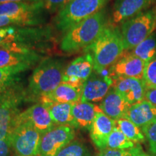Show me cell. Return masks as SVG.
Instances as JSON below:
<instances>
[{"mask_svg":"<svg viewBox=\"0 0 156 156\" xmlns=\"http://www.w3.org/2000/svg\"><path fill=\"white\" fill-rule=\"evenodd\" d=\"M44 11L42 1L17 2L0 5V16L44 20Z\"/></svg>","mask_w":156,"mask_h":156,"instance_id":"obj_16","label":"cell"},{"mask_svg":"<svg viewBox=\"0 0 156 156\" xmlns=\"http://www.w3.org/2000/svg\"><path fill=\"white\" fill-rule=\"evenodd\" d=\"M41 103L48 108L52 120L56 125L70 126L76 128L75 121L72 114L73 104L50 101H43Z\"/></svg>","mask_w":156,"mask_h":156,"instance_id":"obj_23","label":"cell"},{"mask_svg":"<svg viewBox=\"0 0 156 156\" xmlns=\"http://www.w3.org/2000/svg\"><path fill=\"white\" fill-rule=\"evenodd\" d=\"M81 93V89L72 86L67 83H62L53 92L41 98L38 102L50 101V102L74 104L80 101Z\"/></svg>","mask_w":156,"mask_h":156,"instance_id":"obj_22","label":"cell"},{"mask_svg":"<svg viewBox=\"0 0 156 156\" xmlns=\"http://www.w3.org/2000/svg\"><path fill=\"white\" fill-rule=\"evenodd\" d=\"M42 0H0V5L1 4L8 3V2H39Z\"/></svg>","mask_w":156,"mask_h":156,"instance_id":"obj_36","label":"cell"},{"mask_svg":"<svg viewBox=\"0 0 156 156\" xmlns=\"http://www.w3.org/2000/svg\"><path fill=\"white\" fill-rule=\"evenodd\" d=\"M116 126L129 140L134 143H139L145 141V136L141 128L138 127L135 124L126 117H123L116 120Z\"/></svg>","mask_w":156,"mask_h":156,"instance_id":"obj_25","label":"cell"},{"mask_svg":"<svg viewBox=\"0 0 156 156\" xmlns=\"http://www.w3.org/2000/svg\"><path fill=\"white\" fill-rule=\"evenodd\" d=\"M41 136L30 124H17L10 137L16 156H38Z\"/></svg>","mask_w":156,"mask_h":156,"instance_id":"obj_9","label":"cell"},{"mask_svg":"<svg viewBox=\"0 0 156 156\" xmlns=\"http://www.w3.org/2000/svg\"><path fill=\"white\" fill-rule=\"evenodd\" d=\"M156 0H115L110 22L112 26L122 25L147 9Z\"/></svg>","mask_w":156,"mask_h":156,"instance_id":"obj_14","label":"cell"},{"mask_svg":"<svg viewBox=\"0 0 156 156\" xmlns=\"http://www.w3.org/2000/svg\"><path fill=\"white\" fill-rule=\"evenodd\" d=\"M156 29V13L155 9L140 13L132 17L120 27L124 49L130 51L136 47Z\"/></svg>","mask_w":156,"mask_h":156,"instance_id":"obj_7","label":"cell"},{"mask_svg":"<svg viewBox=\"0 0 156 156\" xmlns=\"http://www.w3.org/2000/svg\"><path fill=\"white\" fill-rule=\"evenodd\" d=\"M146 63L140 58L129 53L122 56L109 69L112 80L119 77H132L142 80Z\"/></svg>","mask_w":156,"mask_h":156,"instance_id":"obj_15","label":"cell"},{"mask_svg":"<svg viewBox=\"0 0 156 156\" xmlns=\"http://www.w3.org/2000/svg\"><path fill=\"white\" fill-rule=\"evenodd\" d=\"M124 117L142 129L156 119V106L144 99L130 106Z\"/></svg>","mask_w":156,"mask_h":156,"instance_id":"obj_20","label":"cell"},{"mask_svg":"<svg viewBox=\"0 0 156 156\" xmlns=\"http://www.w3.org/2000/svg\"><path fill=\"white\" fill-rule=\"evenodd\" d=\"M143 151L140 144H136L134 147L129 149L116 150L106 148L102 150L98 156H139Z\"/></svg>","mask_w":156,"mask_h":156,"instance_id":"obj_31","label":"cell"},{"mask_svg":"<svg viewBox=\"0 0 156 156\" xmlns=\"http://www.w3.org/2000/svg\"><path fill=\"white\" fill-rule=\"evenodd\" d=\"M99 110V106L92 103L79 101L73 104L72 114L76 128L90 129L95 115Z\"/></svg>","mask_w":156,"mask_h":156,"instance_id":"obj_21","label":"cell"},{"mask_svg":"<svg viewBox=\"0 0 156 156\" xmlns=\"http://www.w3.org/2000/svg\"><path fill=\"white\" fill-rule=\"evenodd\" d=\"M107 25L106 12L103 9L66 31L60 43V48L62 51L69 53L87 48L96 40Z\"/></svg>","mask_w":156,"mask_h":156,"instance_id":"obj_4","label":"cell"},{"mask_svg":"<svg viewBox=\"0 0 156 156\" xmlns=\"http://www.w3.org/2000/svg\"><path fill=\"white\" fill-rule=\"evenodd\" d=\"M113 85L114 80L110 76L94 72L83 83L80 101L92 103L101 102Z\"/></svg>","mask_w":156,"mask_h":156,"instance_id":"obj_13","label":"cell"},{"mask_svg":"<svg viewBox=\"0 0 156 156\" xmlns=\"http://www.w3.org/2000/svg\"><path fill=\"white\" fill-rule=\"evenodd\" d=\"M72 0H42L45 11L50 13L58 12L67 6Z\"/></svg>","mask_w":156,"mask_h":156,"instance_id":"obj_33","label":"cell"},{"mask_svg":"<svg viewBox=\"0 0 156 156\" xmlns=\"http://www.w3.org/2000/svg\"><path fill=\"white\" fill-rule=\"evenodd\" d=\"M135 145V143L129 140L116 126L111 133L107 142V148L110 149H129Z\"/></svg>","mask_w":156,"mask_h":156,"instance_id":"obj_26","label":"cell"},{"mask_svg":"<svg viewBox=\"0 0 156 156\" xmlns=\"http://www.w3.org/2000/svg\"><path fill=\"white\" fill-rule=\"evenodd\" d=\"M44 20L30 17H12L0 16V28L8 26H40Z\"/></svg>","mask_w":156,"mask_h":156,"instance_id":"obj_27","label":"cell"},{"mask_svg":"<svg viewBox=\"0 0 156 156\" xmlns=\"http://www.w3.org/2000/svg\"><path fill=\"white\" fill-rule=\"evenodd\" d=\"M142 83L146 90L156 88V56L146 63Z\"/></svg>","mask_w":156,"mask_h":156,"instance_id":"obj_30","label":"cell"},{"mask_svg":"<svg viewBox=\"0 0 156 156\" xmlns=\"http://www.w3.org/2000/svg\"><path fill=\"white\" fill-rule=\"evenodd\" d=\"M115 127L116 121L106 116L100 108L95 115L90 134L94 145L101 151L107 147L108 139Z\"/></svg>","mask_w":156,"mask_h":156,"instance_id":"obj_17","label":"cell"},{"mask_svg":"<svg viewBox=\"0 0 156 156\" xmlns=\"http://www.w3.org/2000/svg\"><path fill=\"white\" fill-rule=\"evenodd\" d=\"M141 129L149 143L152 154L156 155V119L142 127Z\"/></svg>","mask_w":156,"mask_h":156,"instance_id":"obj_32","label":"cell"},{"mask_svg":"<svg viewBox=\"0 0 156 156\" xmlns=\"http://www.w3.org/2000/svg\"><path fill=\"white\" fill-rule=\"evenodd\" d=\"M19 124H30L41 134L56 126L48 108L41 102L36 103L20 113L15 121V126Z\"/></svg>","mask_w":156,"mask_h":156,"instance_id":"obj_11","label":"cell"},{"mask_svg":"<svg viewBox=\"0 0 156 156\" xmlns=\"http://www.w3.org/2000/svg\"><path fill=\"white\" fill-rule=\"evenodd\" d=\"M155 13H156V7H155Z\"/></svg>","mask_w":156,"mask_h":156,"instance_id":"obj_38","label":"cell"},{"mask_svg":"<svg viewBox=\"0 0 156 156\" xmlns=\"http://www.w3.org/2000/svg\"><path fill=\"white\" fill-rule=\"evenodd\" d=\"M139 156H156L155 155H151V154H148V153H146L145 152H142V153L140 154Z\"/></svg>","mask_w":156,"mask_h":156,"instance_id":"obj_37","label":"cell"},{"mask_svg":"<svg viewBox=\"0 0 156 156\" xmlns=\"http://www.w3.org/2000/svg\"><path fill=\"white\" fill-rule=\"evenodd\" d=\"M109 0H72L54 18L56 29L66 31L104 9Z\"/></svg>","mask_w":156,"mask_h":156,"instance_id":"obj_6","label":"cell"},{"mask_svg":"<svg viewBox=\"0 0 156 156\" xmlns=\"http://www.w3.org/2000/svg\"><path fill=\"white\" fill-rule=\"evenodd\" d=\"M56 156H90V153L85 144L73 140L64 146Z\"/></svg>","mask_w":156,"mask_h":156,"instance_id":"obj_28","label":"cell"},{"mask_svg":"<svg viewBox=\"0 0 156 156\" xmlns=\"http://www.w3.org/2000/svg\"><path fill=\"white\" fill-rule=\"evenodd\" d=\"M23 73L14 69H0V91L20 82Z\"/></svg>","mask_w":156,"mask_h":156,"instance_id":"obj_29","label":"cell"},{"mask_svg":"<svg viewBox=\"0 0 156 156\" xmlns=\"http://www.w3.org/2000/svg\"><path fill=\"white\" fill-rule=\"evenodd\" d=\"M11 139H0V156H11Z\"/></svg>","mask_w":156,"mask_h":156,"instance_id":"obj_34","label":"cell"},{"mask_svg":"<svg viewBox=\"0 0 156 156\" xmlns=\"http://www.w3.org/2000/svg\"><path fill=\"white\" fill-rule=\"evenodd\" d=\"M48 26H8L0 28V48H30L44 52L53 38Z\"/></svg>","mask_w":156,"mask_h":156,"instance_id":"obj_2","label":"cell"},{"mask_svg":"<svg viewBox=\"0 0 156 156\" xmlns=\"http://www.w3.org/2000/svg\"><path fill=\"white\" fill-rule=\"evenodd\" d=\"M124 51L120 30L112 25H107L96 40L85 48L92 56L94 71L100 74L112 67Z\"/></svg>","mask_w":156,"mask_h":156,"instance_id":"obj_3","label":"cell"},{"mask_svg":"<svg viewBox=\"0 0 156 156\" xmlns=\"http://www.w3.org/2000/svg\"><path fill=\"white\" fill-rule=\"evenodd\" d=\"M64 62L52 57L44 58L33 71L25 89L26 101L38 102L41 98L49 94L62 83Z\"/></svg>","mask_w":156,"mask_h":156,"instance_id":"obj_1","label":"cell"},{"mask_svg":"<svg viewBox=\"0 0 156 156\" xmlns=\"http://www.w3.org/2000/svg\"><path fill=\"white\" fill-rule=\"evenodd\" d=\"M43 52L30 48H0V69L24 72L36 67L44 58Z\"/></svg>","mask_w":156,"mask_h":156,"instance_id":"obj_8","label":"cell"},{"mask_svg":"<svg viewBox=\"0 0 156 156\" xmlns=\"http://www.w3.org/2000/svg\"><path fill=\"white\" fill-rule=\"evenodd\" d=\"M130 54L140 58L145 63L156 56V33H153L139 45L130 50Z\"/></svg>","mask_w":156,"mask_h":156,"instance_id":"obj_24","label":"cell"},{"mask_svg":"<svg viewBox=\"0 0 156 156\" xmlns=\"http://www.w3.org/2000/svg\"><path fill=\"white\" fill-rule=\"evenodd\" d=\"M129 107L130 105L113 87L99 105L101 110L115 121L125 116Z\"/></svg>","mask_w":156,"mask_h":156,"instance_id":"obj_19","label":"cell"},{"mask_svg":"<svg viewBox=\"0 0 156 156\" xmlns=\"http://www.w3.org/2000/svg\"><path fill=\"white\" fill-rule=\"evenodd\" d=\"M26 101V91L18 83L0 91V139H10L15 121Z\"/></svg>","mask_w":156,"mask_h":156,"instance_id":"obj_5","label":"cell"},{"mask_svg":"<svg viewBox=\"0 0 156 156\" xmlns=\"http://www.w3.org/2000/svg\"><path fill=\"white\" fill-rule=\"evenodd\" d=\"M145 99L156 106V88L147 90L145 92Z\"/></svg>","mask_w":156,"mask_h":156,"instance_id":"obj_35","label":"cell"},{"mask_svg":"<svg viewBox=\"0 0 156 156\" xmlns=\"http://www.w3.org/2000/svg\"><path fill=\"white\" fill-rule=\"evenodd\" d=\"M94 70L91 54L86 52L83 56L76 58L65 68L62 83L81 89L83 83L92 75Z\"/></svg>","mask_w":156,"mask_h":156,"instance_id":"obj_12","label":"cell"},{"mask_svg":"<svg viewBox=\"0 0 156 156\" xmlns=\"http://www.w3.org/2000/svg\"><path fill=\"white\" fill-rule=\"evenodd\" d=\"M113 87L122 95L130 106L145 99L146 89L141 80L119 77L114 80Z\"/></svg>","mask_w":156,"mask_h":156,"instance_id":"obj_18","label":"cell"},{"mask_svg":"<svg viewBox=\"0 0 156 156\" xmlns=\"http://www.w3.org/2000/svg\"><path fill=\"white\" fill-rule=\"evenodd\" d=\"M75 136L73 126L56 125L42 134L38 156H56L64 146L73 141Z\"/></svg>","mask_w":156,"mask_h":156,"instance_id":"obj_10","label":"cell"}]
</instances>
